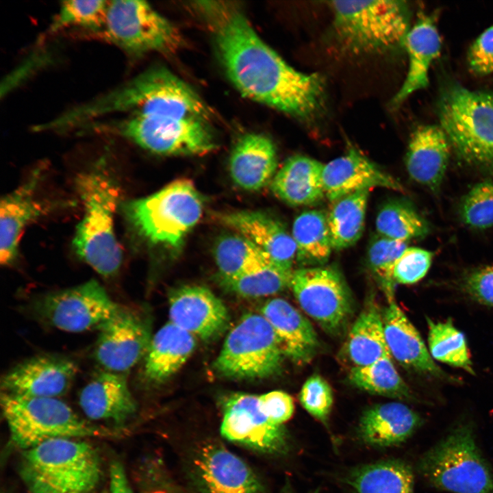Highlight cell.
<instances>
[{"instance_id":"1","label":"cell","mask_w":493,"mask_h":493,"mask_svg":"<svg viewBox=\"0 0 493 493\" xmlns=\"http://www.w3.org/2000/svg\"><path fill=\"white\" fill-rule=\"evenodd\" d=\"M226 75L245 97L301 121L324 109L325 83L289 65L257 35L242 11L224 1H197Z\"/></svg>"},{"instance_id":"2","label":"cell","mask_w":493,"mask_h":493,"mask_svg":"<svg viewBox=\"0 0 493 493\" xmlns=\"http://www.w3.org/2000/svg\"><path fill=\"white\" fill-rule=\"evenodd\" d=\"M114 113L192 118L207 121L210 112L201 97L169 70L155 67L110 92L66 111L48 122L52 131H64Z\"/></svg>"},{"instance_id":"3","label":"cell","mask_w":493,"mask_h":493,"mask_svg":"<svg viewBox=\"0 0 493 493\" xmlns=\"http://www.w3.org/2000/svg\"><path fill=\"white\" fill-rule=\"evenodd\" d=\"M76 188L84 214L73 240L79 258L102 277H114L120 270L122 251L114 231L120 186L105 158L79 174Z\"/></svg>"},{"instance_id":"4","label":"cell","mask_w":493,"mask_h":493,"mask_svg":"<svg viewBox=\"0 0 493 493\" xmlns=\"http://www.w3.org/2000/svg\"><path fill=\"white\" fill-rule=\"evenodd\" d=\"M22 479L31 493H88L101 473L92 445L74 438H55L25 450Z\"/></svg>"},{"instance_id":"5","label":"cell","mask_w":493,"mask_h":493,"mask_svg":"<svg viewBox=\"0 0 493 493\" xmlns=\"http://www.w3.org/2000/svg\"><path fill=\"white\" fill-rule=\"evenodd\" d=\"M336 40L354 53H381L404 46L409 10L403 1H333Z\"/></svg>"},{"instance_id":"6","label":"cell","mask_w":493,"mask_h":493,"mask_svg":"<svg viewBox=\"0 0 493 493\" xmlns=\"http://www.w3.org/2000/svg\"><path fill=\"white\" fill-rule=\"evenodd\" d=\"M438 115L458 157L493 173V94L449 84L439 97Z\"/></svg>"},{"instance_id":"7","label":"cell","mask_w":493,"mask_h":493,"mask_svg":"<svg viewBox=\"0 0 493 493\" xmlns=\"http://www.w3.org/2000/svg\"><path fill=\"white\" fill-rule=\"evenodd\" d=\"M123 210L130 224L148 241L178 249L200 220L203 201L191 181L181 179L151 195L127 202Z\"/></svg>"},{"instance_id":"8","label":"cell","mask_w":493,"mask_h":493,"mask_svg":"<svg viewBox=\"0 0 493 493\" xmlns=\"http://www.w3.org/2000/svg\"><path fill=\"white\" fill-rule=\"evenodd\" d=\"M79 129L123 137L149 151L164 155H202L216 147L207 121L192 118L128 114L94 121Z\"/></svg>"},{"instance_id":"9","label":"cell","mask_w":493,"mask_h":493,"mask_svg":"<svg viewBox=\"0 0 493 493\" xmlns=\"http://www.w3.org/2000/svg\"><path fill=\"white\" fill-rule=\"evenodd\" d=\"M1 405L12 442L24 451L55 438H109L116 434L86 422L58 398L1 393Z\"/></svg>"},{"instance_id":"10","label":"cell","mask_w":493,"mask_h":493,"mask_svg":"<svg viewBox=\"0 0 493 493\" xmlns=\"http://www.w3.org/2000/svg\"><path fill=\"white\" fill-rule=\"evenodd\" d=\"M433 486L453 493H493V474L477 446L470 422L455 425L418 462Z\"/></svg>"},{"instance_id":"11","label":"cell","mask_w":493,"mask_h":493,"mask_svg":"<svg viewBox=\"0 0 493 493\" xmlns=\"http://www.w3.org/2000/svg\"><path fill=\"white\" fill-rule=\"evenodd\" d=\"M283 357L269 323L262 314L250 313L228 333L214 368L225 377L263 379L279 372Z\"/></svg>"},{"instance_id":"12","label":"cell","mask_w":493,"mask_h":493,"mask_svg":"<svg viewBox=\"0 0 493 493\" xmlns=\"http://www.w3.org/2000/svg\"><path fill=\"white\" fill-rule=\"evenodd\" d=\"M102 38L125 53H172L183 38L179 30L149 3L139 0L109 1Z\"/></svg>"},{"instance_id":"13","label":"cell","mask_w":493,"mask_h":493,"mask_svg":"<svg viewBox=\"0 0 493 493\" xmlns=\"http://www.w3.org/2000/svg\"><path fill=\"white\" fill-rule=\"evenodd\" d=\"M119 307L104 288L92 279L38 296L29 303L27 309L38 323L66 332L79 333L98 330Z\"/></svg>"},{"instance_id":"14","label":"cell","mask_w":493,"mask_h":493,"mask_svg":"<svg viewBox=\"0 0 493 493\" xmlns=\"http://www.w3.org/2000/svg\"><path fill=\"white\" fill-rule=\"evenodd\" d=\"M290 288L301 308L329 334H338L353 314L351 290L333 266L294 270Z\"/></svg>"},{"instance_id":"15","label":"cell","mask_w":493,"mask_h":493,"mask_svg":"<svg viewBox=\"0 0 493 493\" xmlns=\"http://www.w3.org/2000/svg\"><path fill=\"white\" fill-rule=\"evenodd\" d=\"M98 331L94 359L103 369L119 373H127L144 357L152 338L149 318L121 306Z\"/></svg>"},{"instance_id":"16","label":"cell","mask_w":493,"mask_h":493,"mask_svg":"<svg viewBox=\"0 0 493 493\" xmlns=\"http://www.w3.org/2000/svg\"><path fill=\"white\" fill-rule=\"evenodd\" d=\"M220 433L226 440L257 451L280 455L289 449L283 425L273 423L262 411L259 396L238 392L223 404Z\"/></svg>"},{"instance_id":"17","label":"cell","mask_w":493,"mask_h":493,"mask_svg":"<svg viewBox=\"0 0 493 493\" xmlns=\"http://www.w3.org/2000/svg\"><path fill=\"white\" fill-rule=\"evenodd\" d=\"M78 371L65 356L42 354L18 363L2 377L1 393L23 397L59 398L70 390Z\"/></svg>"},{"instance_id":"18","label":"cell","mask_w":493,"mask_h":493,"mask_svg":"<svg viewBox=\"0 0 493 493\" xmlns=\"http://www.w3.org/2000/svg\"><path fill=\"white\" fill-rule=\"evenodd\" d=\"M192 468L202 493H267L251 467L217 443L200 446Z\"/></svg>"},{"instance_id":"19","label":"cell","mask_w":493,"mask_h":493,"mask_svg":"<svg viewBox=\"0 0 493 493\" xmlns=\"http://www.w3.org/2000/svg\"><path fill=\"white\" fill-rule=\"evenodd\" d=\"M43 177L44 168L38 166L24 182L1 199L0 260L4 266L15 262L25 228L53 208L38 192Z\"/></svg>"},{"instance_id":"20","label":"cell","mask_w":493,"mask_h":493,"mask_svg":"<svg viewBox=\"0 0 493 493\" xmlns=\"http://www.w3.org/2000/svg\"><path fill=\"white\" fill-rule=\"evenodd\" d=\"M168 301L169 321L195 337L213 340L228 326L227 307L205 286L179 287L170 292Z\"/></svg>"},{"instance_id":"21","label":"cell","mask_w":493,"mask_h":493,"mask_svg":"<svg viewBox=\"0 0 493 493\" xmlns=\"http://www.w3.org/2000/svg\"><path fill=\"white\" fill-rule=\"evenodd\" d=\"M323 177L325 197L331 202L374 187L404 190L395 178L354 149L325 164Z\"/></svg>"},{"instance_id":"22","label":"cell","mask_w":493,"mask_h":493,"mask_svg":"<svg viewBox=\"0 0 493 493\" xmlns=\"http://www.w3.org/2000/svg\"><path fill=\"white\" fill-rule=\"evenodd\" d=\"M79 404L88 418L116 424H123L136 412L127 373L104 369L97 372L81 388Z\"/></svg>"},{"instance_id":"23","label":"cell","mask_w":493,"mask_h":493,"mask_svg":"<svg viewBox=\"0 0 493 493\" xmlns=\"http://www.w3.org/2000/svg\"><path fill=\"white\" fill-rule=\"evenodd\" d=\"M386 296L388 304L381 314L390 355L404 367L436 378L448 379L433 362L419 332L399 307L394 294Z\"/></svg>"},{"instance_id":"24","label":"cell","mask_w":493,"mask_h":493,"mask_svg":"<svg viewBox=\"0 0 493 493\" xmlns=\"http://www.w3.org/2000/svg\"><path fill=\"white\" fill-rule=\"evenodd\" d=\"M225 226L245 237L279 264L292 269L296 260L294 239L283 223L259 211H237L219 214Z\"/></svg>"},{"instance_id":"25","label":"cell","mask_w":493,"mask_h":493,"mask_svg":"<svg viewBox=\"0 0 493 493\" xmlns=\"http://www.w3.org/2000/svg\"><path fill=\"white\" fill-rule=\"evenodd\" d=\"M451 145L440 127L424 125L410 136L405 157L409 175L415 181L436 192L443 180Z\"/></svg>"},{"instance_id":"26","label":"cell","mask_w":493,"mask_h":493,"mask_svg":"<svg viewBox=\"0 0 493 493\" xmlns=\"http://www.w3.org/2000/svg\"><path fill=\"white\" fill-rule=\"evenodd\" d=\"M270 325L285 357L297 364L309 362L315 355L318 340L309 320L288 301L273 298L261 309Z\"/></svg>"},{"instance_id":"27","label":"cell","mask_w":493,"mask_h":493,"mask_svg":"<svg viewBox=\"0 0 493 493\" xmlns=\"http://www.w3.org/2000/svg\"><path fill=\"white\" fill-rule=\"evenodd\" d=\"M441 38L433 16L421 14L404 42L408 55L405 79L391 100L398 107L415 92L429 85V71L441 50Z\"/></svg>"},{"instance_id":"28","label":"cell","mask_w":493,"mask_h":493,"mask_svg":"<svg viewBox=\"0 0 493 493\" xmlns=\"http://www.w3.org/2000/svg\"><path fill=\"white\" fill-rule=\"evenodd\" d=\"M229 166L237 186L246 190H259L270 183L277 173L276 147L264 135L245 134L233 147Z\"/></svg>"},{"instance_id":"29","label":"cell","mask_w":493,"mask_h":493,"mask_svg":"<svg viewBox=\"0 0 493 493\" xmlns=\"http://www.w3.org/2000/svg\"><path fill=\"white\" fill-rule=\"evenodd\" d=\"M195 347V336L168 321L152 336L143 358L142 379L149 384L166 381L186 362Z\"/></svg>"},{"instance_id":"30","label":"cell","mask_w":493,"mask_h":493,"mask_svg":"<svg viewBox=\"0 0 493 493\" xmlns=\"http://www.w3.org/2000/svg\"><path fill=\"white\" fill-rule=\"evenodd\" d=\"M325 164L309 157H289L270 182L274 194L292 206L317 204L325 196L323 184Z\"/></svg>"},{"instance_id":"31","label":"cell","mask_w":493,"mask_h":493,"mask_svg":"<svg viewBox=\"0 0 493 493\" xmlns=\"http://www.w3.org/2000/svg\"><path fill=\"white\" fill-rule=\"evenodd\" d=\"M421 423L420 416L403 403H381L369 407L362 414L358 435L369 445L392 446L404 442Z\"/></svg>"},{"instance_id":"32","label":"cell","mask_w":493,"mask_h":493,"mask_svg":"<svg viewBox=\"0 0 493 493\" xmlns=\"http://www.w3.org/2000/svg\"><path fill=\"white\" fill-rule=\"evenodd\" d=\"M346 483L355 493H414L411 466L399 459H386L351 470Z\"/></svg>"},{"instance_id":"33","label":"cell","mask_w":493,"mask_h":493,"mask_svg":"<svg viewBox=\"0 0 493 493\" xmlns=\"http://www.w3.org/2000/svg\"><path fill=\"white\" fill-rule=\"evenodd\" d=\"M345 349L354 366H366L390 355L385 342L381 312L375 301L368 302L353 323Z\"/></svg>"},{"instance_id":"34","label":"cell","mask_w":493,"mask_h":493,"mask_svg":"<svg viewBox=\"0 0 493 493\" xmlns=\"http://www.w3.org/2000/svg\"><path fill=\"white\" fill-rule=\"evenodd\" d=\"M291 234L300 265L320 266L328 261L333 247L325 212L311 210L301 213L294 220Z\"/></svg>"},{"instance_id":"35","label":"cell","mask_w":493,"mask_h":493,"mask_svg":"<svg viewBox=\"0 0 493 493\" xmlns=\"http://www.w3.org/2000/svg\"><path fill=\"white\" fill-rule=\"evenodd\" d=\"M369 190L342 197L334 201L327 214L333 249L353 245L362 236Z\"/></svg>"},{"instance_id":"36","label":"cell","mask_w":493,"mask_h":493,"mask_svg":"<svg viewBox=\"0 0 493 493\" xmlns=\"http://www.w3.org/2000/svg\"><path fill=\"white\" fill-rule=\"evenodd\" d=\"M214 256L220 279L236 278L275 262L251 241L238 233L220 237L214 244Z\"/></svg>"},{"instance_id":"37","label":"cell","mask_w":493,"mask_h":493,"mask_svg":"<svg viewBox=\"0 0 493 493\" xmlns=\"http://www.w3.org/2000/svg\"><path fill=\"white\" fill-rule=\"evenodd\" d=\"M350 381L370 394L389 398L411 399V391L394 367L390 355L364 366H353Z\"/></svg>"},{"instance_id":"38","label":"cell","mask_w":493,"mask_h":493,"mask_svg":"<svg viewBox=\"0 0 493 493\" xmlns=\"http://www.w3.org/2000/svg\"><path fill=\"white\" fill-rule=\"evenodd\" d=\"M293 271L272 262L236 278L220 281L231 292L246 298H257L273 295L290 287Z\"/></svg>"},{"instance_id":"39","label":"cell","mask_w":493,"mask_h":493,"mask_svg":"<svg viewBox=\"0 0 493 493\" xmlns=\"http://www.w3.org/2000/svg\"><path fill=\"white\" fill-rule=\"evenodd\" d=\"M429 327L428 344L431 357L475 375L466 338L453 324L451 318L434 322L427 318Z\"/></svg>"},{"instance_id":"40","label":"cell","mask_w":493,"mask_h":493,"mask_svg":"<svg viewBox=\"0 0 493 493\" xmlns=\"http://www.w3.org/2000/svg\"><path fill=\"white\" fill-rule=\"evenodd\" d=\"M375 226L377 234L401 242L422 237L429 231L425 220L409 204L400 201H389L381 207Z\"/></svg>"},{"instance_id":"41","label":"cell","mask_w":493,"mask_h":493,"mask_svg":"<svg viewBox=\"0 0 493 493\" xmlns=\"http://www.w3.org/2000/svg\"><path fill=\"white\" fill-rule=\"evenodd\" d=\"M108 5L109 1L103 0L62 1L49 32L77 27L100 34L105 24Z\"/></svg>"},{"instance_id":"42","label":"cell","mask_w":493,"mask_h":493,"mask_svg":"<svg viewBox=\"0 0 493 493\" xmlns=\"http://www.w3.org/2000/svg\"><path fill=\"white\" fill-rule=\"evenodd\" d=\"M407 247L406 242L390 240L379 234L375 235L369 243L368 264L385 295L394 294L393 268L396 260Z\"/></svg>"},{"instance_id":"43","label":"cell","mask_w":493,"mask_h":493,"mask_svg":"<svg viewBox=\"0 0 493 493\" xmlns=\"http://www.w3.org/2000/svg\"><path fill=\"white\" fill-rule=\"evenodd\" d=\"M459 214L462 220L475 229L493 226V181L477 184L463 198Z\"/></svg>"},{"instance_id":"44","label":"cell","mask_w":493,"mask_h":493,"mask_svg":"<svg viewBox=\"0 0 493 493\" xmlns=\"http://www.w3.org/2000/svg\"><path fill=\"white\" fill-rule=\"evenodd\" d=\"M299 399L304 409L317 420L326 422L333 403L332 389L319 375H313L303 383Z\"/></svg>"},{"instance_id":"45","label":"cell","mask_w":493,"mask_h":493,"mask_svg":"<svg viewBox=\"0 0 493 493\" xmlns=\"http://www.w3.org/2000/svg\"><path fill=\"white\" fill-rule=\"evenodd\" d=\"M433 253L418 247H407L396 260L392 271L395 283L413 284L422 279L429 270Z\"/></svg>"},{"instance_id":"46","label":"cell","mask_w":493,"mask_h":493,"mask_svg":"<svg viewBox=\"0 0 493 493\" xmlns=\"http://www.w3.org/2000/svg\"><path fill=\"white\" fill-rule=\"evenodd\" d=\"M467 60L473 73L485 75L493 73V26L486 29L474 41Z\"/></svg>"},{"instance_id":"47","label":"cell","mask_w":493,"mask_h":493,"mask_svg":"<svg viewBox=\"0 0 493 493\" xmlns=\"http://www.w3.org/2000/svg\"><path fill=\"white\" fill-rule=\"evenodd\" d=\"M464 288L475 301L493 307V265L476 269L466 276Z\"/></svg>"},{"instance_id":"48","label":"cell","mask_w":493,"mask_h":493,"mask_svg":"<svg viewBox=\"0 0 493 493\" xmlns=\"http://www.w3.org/2000/svg\"><path fill=\"white\" fill-rule=\"evenodd\" d=\"M259 403L263 413L275 424L283 425L293 415L292 398L286 392L275 390L259 396Z\"/></svg>"},{"instance_id":"49","label":"cell","mask_w":493,"mask_h":493,"mask_svg":"<svg viewBox=\"0 0 493 493\" xmlns=\"http://www.w3.org/2000/svg\"><path fill=\"white\" fill-rule=\"evenodd\" d=\"M109 493H133L123 466L117 462L112 464L110 470Z\"/></svg>"},{"instance_id":"50","label":"cell","mask_w":493,"mask_h":493,"mask_svg":"<svg viewBox=\"0 0 493 493\" xmlns=\"http://www.w3.org/2000/svg\"><path fill=\"white\" fill-rule=\"evenodd\" d=\"M283 493H296V492H294V491L290 487H286L284 488ZM309 493H318V490H316V491H313Z\"/></svg>"},{"instance_id":"51","label":"cell","mask_w":493,"mask_h":493,"mask_svg":"<svg viewBox=\"0 0 493 493\" xmlns=\"http://www.w3.org/2000/svg\"><path fill=\"white\" fill-rule=\"evenodd\" d=\"M150 493H169V492H167L166 491H162V490H158V491H154V492H152Z\"/></svg>"},{"instance_id":"52","label":"cell","mask_w":493,"mask_h":493,"mask_svg":"<svg viewBox=\"0 0 493 493\" xmlns=\"http://www.w3.org/2000/svg\"><path fill=\"white\" fill-rule=\"evenodd\" d=\"M103 493H107V492H103Z\"/></svg>"}]
</instances>
